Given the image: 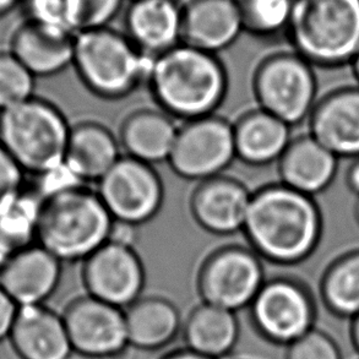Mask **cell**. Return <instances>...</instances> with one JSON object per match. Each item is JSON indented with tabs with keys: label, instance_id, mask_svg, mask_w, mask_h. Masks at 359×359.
<instances>
[{
	"label": "cell",
	"instance_id": "4316f807",
	"mask_svg": "<svg viewBox=\"0 0 359 359\" xmlns=\"http://www.w3.org/2000/svg\"><path fill=\"white\" fill-rule=\"evenodd\" d=\"M320 297L332 316L353 319L359 314V249L335 259L320 281Z\"/></svg>",
	"mask_w": 359,
	"mask_h": 359
},
{
	"label": "cell",
	"instance_id": "1f68e13d",
	"mask_svg": "<svg viewBox=\"0 0 359 359\" xmlns=\"http://www.w3.org/2000/svg\"><path fill=\"white\" fill-rule=\"evenodd\" d=\"M286 359H342V353L329 334L314 327L287 346Z\"/></svg>",
	"mask_w": 359,
	"mask_h": 359
},
{
	"label": "cell",
	"instance_id": "3957f363",
	"mask_svg": "<svg viewBox=\"0 0 359 359\" xmlns=\"http://www.w3.org/2000/svg\"><path fill=\"white\" fill-rule=\"evenodd\" d=\"M116 221L88 185L42 200L37 244L63 262H85L112 238Z\"/></svg>",
	"mask_w": 359,
	"mask_h": 359
},
{
	"label": "cell",
	"instance_id": "4dcf8cb0",
	"mask_svg": "<svg viewBox=\"0 0 359 359\" xmlns=\"http://www.w3.org/2000/svg\"><path fill=\"white\" fill-rule=\"evenodd\" d=\"M124 0H68V25L73 36L91 29L109 27Z\"/></svg>",
	"mask_w": 359,
	"mask_h": 359
},
{
	"label": "cell",
	"instance_id": "7a4b0ae2",
	"mask_svg": "<svg viewBox=\"0 0 359 359\" xmlns=\"http://www.w3.org/2000/svg\"><path fill=\"white\" fill-rule=\"evenodd\" d=\"M147 85L161 111L188 121L215 114L229 76L217 54L180 43L154 58Z\"/></svg>",
	"mask_w": 359,
	"mask_h": 359
},
{
	"label": "cell",
	"instance_id": "44dd1931",
	"mask_svg": "<svg viewBox=\"0 0 359 359\" xmlns=\"http://www.w3.org/2000/svg\"><path fill=\"white\" fill-rule=\"evenodd\" d=\"M74 41L72 34L26 20L15 32L11 53L34 78H47L73 65Z\"/></svg>",
	"mask_w": 359,
	"mask_h": 359
},
{
	"label": "cell",
	"instance_id": "74e56055",
	"mask_svg": "<svg viewBox=\"0 0 359 359\" xmlns=\"http://www.w3.org/2000/svg\"><path fill=\"white\" fill-rule=\"evenodd\" d=\"M21 0H0V18L9 14L20 4Z\"/></svg>",
	"mask_w": 359,
	"mask_h": 359
},
{
	"label": "cell",
	"instance_id": "4fadbf2b",
	"mask_svg": "<svg viewBox=\"0 0 359 359\" xmlns=\"http://www.w3.org/2000/svg\"><path fill=\"white\" fill-rule=\"evenodd\" d=\"M63 318L73 351L83 357L118 359L130 347L121 308L88 294L72 302Z\"/></svg>",
	"mask_w": 359,
	"mask_h": 359
},
{
	"label": "cell",
	"instance_id": "5bb4252c",
	"mask_svg": "<svg viewBox=\"0 0 359 359\" xmlns=\"http://www.w3.org/2000/svg\"><path fill=\"white\" fill-rule=\"evenodd\" d=\"M252 193L232 177L200 182L190 199V212L200 229L215 236L243 232Z\"/></svg>",
	"mask_w": 359,
	"mask_h": 359
},
{
	"label": "cell",
	"instance_id": "f35d334b",
	"mask_svg": "<svg viewBox=\"0 0 359 359\" xmlns=\"http://www.w3.org/2000/svg\"><path fill=\"white\" fill-rule=\"evenodd\" d=\"M351 67H352V70H353V74H355L357 85L359 86V53L358 55L355 57V60H353V63L351 64Z\"/></svg>",
	"mask_w": 359,
	"mask_h": 359
},
{
	"label": "cell",
	"instance_id": "484cf974",
	"mask_svg": "<svg viewBox=\"0 0 359 359\" xmlns=\"http://www.w3.org/2000/svg\"><path fill=\"white\" fill-rule=\"evenodd\" d=\"M187 347L210 358H229L241 336L234 311L203 303L195 306L183 326Z\"/></svg>",
	"mask_w": 359,
	"mask_h": 359
},
{
	"label": "cell",
	"instance_id": "d6986e66",
	"mask_svg": "<svg viewBox=\"0 0 359 359\" xmlns=\"http://www.w3.org/2000/svg\"><path fill=\"white\" fill-rule=\"evenodd\" d=\"M10 339L22 359H69L74 352L63 316L43 304L19 306Z\"/></svg>",
	"mask_w": 359,
	"mask_h": 359
},
{
	"label": "cell",
	"instance_id": "8d00e7d4",
	"mask_svg": "<svg viewBox=\"0 0 359 359\" xmlns=\"http://www.w3.org/2000/svg\"><path fill=\"white\" fill-rule=\"evenodd\" d=\"M351 340L353 344L355 350L358 352L359 355V314L352 319L351 324Z\"/></svg>",
	"mask_w": 359,
	"mask_h": 359
},
{
	"label": "cell",
	"instance_id": "f1b7e54d",
	"mask_svg": "<svg viewBox=\"0 0 359 359\" xmlns=\"http://www.w3.org/2000/svg\"><path fill=\"white\" fill-rule=\"evenodd\" d=\"M294 0H238L244 32L259 39L286 34Z\"/></svg>",
	"mask_w": 359,
	"mask_h": 359
},
{
	"label": "cell",
	"instance_id": "8fae6325",
	"mask_svg": "<svg viewBox=\"0 0 359 359\" xmlns=\"http://www.w3.org/2000/svg\"><path fill=\"white\" fill-rule=\"evenodd\" d=\"M98 196L118 224L139 227L160 212L165 188L154 165L121 156L97 183Z\"/></svg>",
	"mask_w": 359,
	"mask_h": 359
},
{
	"label": "cell",
	"instance_id": "cb8c5ba5",
	"mask_svg": "<svg viewBox=\"0 0 359 359\" xmlns=\"http://www.w3.org/2000/svg\"><path fill=\"white\" fill-rule=\"evenodd\" d=\"M178 128L175 118L163 111L139 109L124 119L119 144L126 156L154 165L167 162Z\"/></svg>",
	"mask_w": 359,
	"mask_h": 359
},
{
	"label": "cell",
	"instance_id": "30bf717a",
	"mask_svg": "<svg viewBox=\"0 0 359 359\" xmlns=\"http://www.w3.org/2000/svg\"><path fill=\"white\" fill-rule=\"evenodd\" d=\"M234 160L233 124L212 114L178 128L167 162L180 178L200 183L224 175Z\"/></svg>",
	"mask_w": 359,
	"mask_h": 359
},
{
	"label": "cell",
	"instance_id": "7402d4cb",
	"mask_svg": "<svg viewBox=\"0 0 359 359\" xmlns=\"http://www.w3.org/2000/svg\"><path fill=\"white\" fill-rule=\"evenodd\" d=\"M292 126L257 108L233 124L237 160L252 167L278 162L292 140Z\"/></svg>",
	"mask_w": 359,
	"mask_h": 359
},
{
	"label": "cell",
	"instance_id": "83f0119b",
	"mask_svg": "<svg viewBox=\"0 0 359 359\" xmlns=\"http://www.w3.org/2000/svg\"><path fill=\"white\" fill-rule=\"evenodd\" d=\"M42 199L25 189L14 204L0 214V269L10 257L37 244Z\"/></svg>",
	"mask_w": 359,
	"mask_h": 359
},
{
	"label": "cell",
	"instance_id": "ba28073f",
	"mask_svg": "<svg viewBox=\"0 0 359 359\" xmlns=\"http://www.w3.org/2000/svg\"><path fill=\"white\" fill-rule=\"evenodd\" d=\"M249 309L259 335L275 345H291L316 325L314 297L303 282L292 277L264 282Z\"/></svg>",
	"mask_w": 359,
	"mask_h": 359
},
{
	"label": "cell",
	"instance_id": "e575fe53",
	"mask_svg": "<svg viewBox=\"0 0 359 359\" xmlns=\"http://www.w3.org/2000/svg\"><path fill=\"white\" fill-rule=\"evenodd\" d=\"M346 184L359 198V158H355L346 173Z\"/></svg>",
	"mask_w": 359,
	"mask_h": 359
},
{
	"label": "cell",
	"instance_id": "60d3db41",
	"mask_svg": "<svg viewBox=\"0 0 359 359\" xmlns=\"http://www.w3.org/2000/svg\"><path fill=\"white\" fill-rule=\"evenodd\" d=\"M129 1H135V0H129Z\"/></svg>",
	"mask_w": 359,
	"mask_h": 359
},
{
	"label": "cell",
	"instance_id": "d6a6232c",
	"mask_svg": "<svg viewBox=\"0 0 359 359\" xmlns=\"http://www.w3.org/2000/svg\"><path fill=\"white\" fill-rule=\"evenodd\" d=\"M25 173L19 163L0 145V214L24 193Z\"/></svg>",
	"mask_w": 359,
	"mask_h": 359
},
{
	"label": "cell",
	"instance_id": "ab89813d",
	"mask_svg": "<svg viewBox=\"0 0 359 359\" xmlns=\"http://www.w3.org/2000/svg\"><path fill=\"white\" fill-rule=\"evenodd\" d=\"M355 221H357V224H359V198H358V201H357V204H355Z\"/></svg>",
	"mask_w": 359,
	"mask_h": 359
},
{
	"label": "cell",
	"instance_id": "603a6c76",
	"mask_svg": "<svg viewBox=\"0 0 359 359\" xmlns=\"http://www.w3.org/2000/svg\"><path fill=\"white\" fill-rule=\"evenodd\" d=\"M121 157L119 139L106 126L90 121L72 126L65 162L86 184H97Z\"/></svg>",
	"mask_w": 359,
	"mask_h": 359
},
{
	"label": "cell",
	"instance_id": "ffe728a7",
	"mask_svg": "<svg viewBox=\"0 0 359 359\" xmlns=\"http://www.w3.org/2000/svg\"><path fill=\"white\" fill-rule=\"evenodd\" d=\"M339 160L311 134L298 136L277 162L280 183L314 198L332 184Z\"/></svg>",
	"mask_w": 359,
	"mask_h": 359
},
{
	"label": "cell",
	"instance_id": "8992f818",
	"mask_svg": "<svg viewBox=\"0 0 359 359\" xmlns=\"http://www.w3.org/2000/svg\"><path fill=\"white\" fill-rule=\"evenodd\" d=\"M70 131L62 111L41 98H29L0 112V145L34 175L65 162Z\"/></svg>",
	"mask_w": 359,
	"mask_h": 359
},
{
	"label": "cell",
	"instance_id": "6da1fadb",
	"mask_svg": "<svg viewBox=\"0 0 359 359\" xmlns=\"http://www.w3.org/2000/svg\"><path fill=\"white\" fill-rule=\"evenodd\" d=\"M243 232L262 260L293 266L320 244L323 215L316 199L282 183L252 193Z\"/></svg>",
	"mask_w": 359,
	"mask_h": 359
},
{
	"label": "cell",
	"instance_id": "e0dca14e",
	"mask_svg": "<svg viewBox=\"0 0 359 359\" xmlns=\"http://www.w3.org/2000/svg\"><path fill=\"white\" fill-rule=\"evenodd\" d=\"M243 32L238 0H189L183 4L182 43L219 54L231 48Z\"/></svg>",
	"mask_w": 359,
	"mask_h": 359
},
{
	"label": "cell",
	"instance_id": "9a60e30c",
	"mask_svg": "<svg viewBox=\"0 0 359 359\" xmlns=\"http://www.w3.org/2000/svg\"><path fill=\"white\" fill-rule=\"evenodd\" d=\"M309 133L337 158H359V86L336 88L316 101Z\"/></svg>",
	"mask_w": 359,
	"mask_h": 359
},
{
	"label": "cell",
	"instance_id": "9c48e42d",
	"mask_svg": "<svg viewBox=\"0 0 359 359\" xmlns=\"http://www.w3.org/2000/svg\"><path fill=\"white\" fill-rule=\"evenodd\" d=\"M262 259L252 248L227 245L210 254L198 273L203 303L238 311L249 308L265 278Z\"/></svg>",
	"mask_w": 359,
	"mask_h": 359
},
{
	"label": "cell",
	"instance_id": "ac0fdd59",
	"mask_svg": "<svg viewBox=\"0 0 359 359\" xmlns=\"http://www.w3.org/2000/svg\"><path fill=\"white\" fill-rule=\"evenodd\" d=\"M126 32L136 48L156 58L182 43L183 4L180 0L129 1Z\"/></svg>",
	"mask_w": 359,
	"mask_h": 359
},
{
	"label": "cell",
	"instance_id": "836d02e7",
	"mask_svg": "<svg viewBox=\"0 0 359 359\" xmlns=\"http://www.w3.org/2000/svg\"><path fill=\"white\" fill-rule=\"evenodd\" d=\"M19 306L0 286V341L10 336L18 316Z\"/></svg>",
	"mask_w": 359,
	"mask_h": 359
},
{
	"label": "cell",
	"instance_id": "52a82bcc",
	"mask_svg": "<svg viewBox=\"0 0 359 359\" xmlns=\"http://www.w3.org/2000/svg\"><path fill=\"white\" fill-rule=\"evenodd\" d=\"M252 90L257 108L290 126L308 119L318 101L314 67L293 50L262 59L254 74Z\"/></svg>",
	"mask_w": 359,
	"mask_h": 359
},
{
	"label": "cell",
	"instance_id": "5b68a950",
	"mask_svg": "<svg viewBox=\"0 0 359 359\" xmlns=\"http://www.w3.org/2000/svg\"><path fill=\"white\" fill-rule=\"evenodd\" d=\"M152 60L111 26L86 31L74 41L73 67L79 78L103 100H121L147 83Z\"/></svg>",
	"mask_w": 359,
	"mask_h": 359
},
{
	"label": "cell",
	"instance_id": "2e32d148",
	"mask_svg": "<svg viewBox=\"0 0 359 359\" xmlns=\"http://www.w3.org/2000/svg\"><path fill=\"white\" fill-rule=\"evenodd\" d=\"M63 262L39 244L15 254L0 269V286L19 306H41L54 294Z\"/></svg>",
	"mask_w": 359,
	"mask_h": 359
},
{
	"label": "cell",
	"instance_id": "7c38bea8",
	"mask_svg": "<svg viewBox=\"0 0 359 359\" xmlns=\"http://www.w3.org/2000/svg\"><path fill=\"white\" fill-rule=\"evenodd\" d=\"M81 276L88 296L123 311L145 288V267L134 247L112 239L83 262Z\"/></svg>",
	"mask_w": 359,
	"mask_h": 359
},
{
	"label": "cell",
	"instance_id": "d4e9b609",
	"mask_svg": "<svg viewBox=\"0 0 359 359\" xmlns=\"http://www.w3.org/2000/svg\"><path fill=\"white\" fill-rule=\"evenodd\" d=\"M124 313L129 345L137 350H161L172 344L182 329L180 309L162 297L139 298Z\"/></svg>",
	"mask_w": 359,
	"mask_h": 359
},
{
	"label": "cell",
	"instance_id": "d590c367",
	"mask_svg": "<svg viewBox=\"0 0 359 359\" xmlns=\"http://www.w3.org/2000/svg\"><path fill=\"white\" fill-rule=\"evenodd\" d=\"M161 359H216L210 358L208 355H201L195 351L190 350L188 347L180 348V350H175L163 355ZM229 359V358H226Z\"/></svg>",
	"mask_w": 359,
	"mask_h": 359
},
{
	"label": "cell",
	"instance_id": "f546056e",
	"mask_svg": "<svg viewBox=\"0 0 359 359\" xmlns=\"http://www.w3.org/2000/svg\"><path fill=\"white\" fill-rule=\"evenodd\" d=\"M34 78L11 53H0V112L34 97Z\"/></svg>",
	"mask_w": 359,
	"mask_h": 359
},
{
	"label": "cell",
	"instance_id": "277c9868",
	"mask_svg": "<svg viewBox=\"0 0 359 359\" xmlns=\"http://www.w3.org/2000/svg\"><path fill=\"white\" fill-rule=\"evenodd\" d=\"M286 36L314 68L351 65L359 53V0H294Z\"/></svg>",
	"mask_w": 359,
	"mask_h": 359
}]
</instances>
